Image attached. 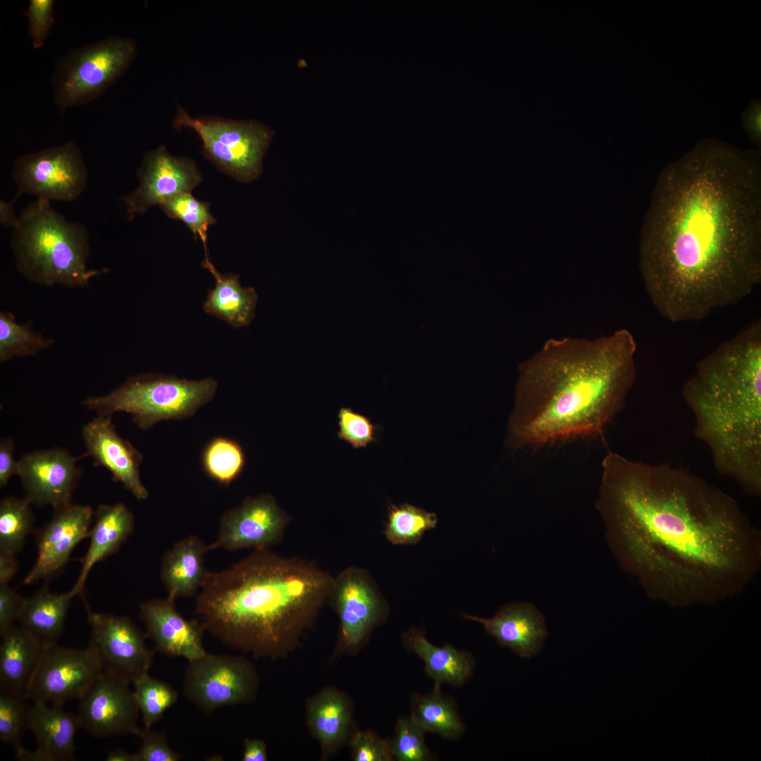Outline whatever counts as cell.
<instances>
[{"instance_id":"obj_1","label":"cell","mask_w":761,"mask_h":761,"mask_svg":"<svg viewBox=\"0 0 761 761\" xmlns=\"http://www.w3.org/2000/svg\"><path fill=\"white\" fill-rule=\"evenodd\" d=\"M596 509L619 566L674 607L741 593L761 568V532L737 500L669 464L608 452Z\"/></svg>"},{"instance_id":"obj_2","label":"cell","mask_w":761,"mask_h":761,"mask_svg":"<svg viewBox=\"0 0 761 761\" xmlns=\"http://www.w3.org/2000/svg\"><path fill=\"white\" fill-rule=\"evenodd\" d=\"M640 267L656 311L677 323L733 306L761 283L758 155L703 141L659 174Z\"/></svg>"},{"instance_id":"obj_3","label":"cell","mask_w":761,"mask_h":761,"mask_svg":"<svg viewBox=\"0 0 761 761\" xmlns=\"http://www.w3.org/2000/svg\"><path fill=\"white\" fill-rule=\"evenodd\" d=\"M636 350L626 329L546 340L519 368L509 445L538 447L602 435L634 385Z\"/></svg>"},{"instance_id":"obj_4","label":"cell","mask_w":761,"mask_h":761,"mask_svg":"<svg viewBox=\"0 0 761 761\" xmlns=\"http://www.w3.org/2000/svg\"><path fill=\"white\" fill-rule=\"evenodd\" d=\"M333 581L313 562L254 550L226 569L208 571L195 613L205 630L229 647L275 658L312 624Z\"/></svg>"},{"instance_id":"obj_5","label":"cell","mask_w":761,"mask_h":761,"mask_svg":"<svg viewBox=\"0 0 761 761\" xmlns=\"http://www.w3.org/2000/svg\"><path fill=\"white\" fill-rule=\"evenodd\" d=\"M694 435L720 475L761 495V321L757 319L700 359L681 389Z\"/></svg>"},{"instance_id":"obj_6","label":"cell","mask_w":761,"mask_h":761,"mask_svg":"<svg viewBox=\"0 0 761 761\" xmlns=\"http://www.w3.org/2000/svg\"><path fill=\"white\" fill-rule=\"evenodd\" d=\"M89 238L84 225L68 221L50 201L36 199L20 214L11 248L18 270L31 282L82 287L106 271L88 268Z\"/></svg>"},{"instance_id":"obj_7","label":"cell","mask_w":761,"mask_h":761,"mask_svg":"<svg viewBox=\"0 0 761 761\" xmlns=\"http://www.w3.org/2000/svg\"><path fill=\"white\" fill-rule=\"evenodd\" d=\"M217 387L211 377L190 380L147 373L130 377L109 393L88 397L81 404L97 415L126 412L140 428L148 430L161 421L192 416L212 400Z\"/></svg>"},{"instance_id":"obj_8","label":"cell","mask_w":761,"mask_h":761,"mask_svg":"<svg viewBox=\"0 0 761 761\" xmlns=\"http://www.w3.org/2000/svg\"><path fill=\"white\" fill-rule=\"evenodd\" d=\"M137 51L133 39L116 35L68 51L52 72L54 104L66 111L99 97L128 70Z\"/></svg>"},{"instance_id":"obj_9","label":"cell","mask_w":761,"mask_h":761,"mask_svg":"<svg viewBox=\"0 0 761 761\" xmlns=\"http://www.w3.org/2000/svg\"><path fill=\"white\" fill-rule=\"evenodd\" d=\"M177 130L190 128L202 142L203 153L219 170L242 182L259 178L273 132L254 120L216 116L192 117L178 106L173 121Z\"/></svg>"},{"instance_id":"obj_10","label":"cell","mask_w":761,"mask_h":761,"mask_svg":"<svg viewBox=\"0 0 761 761\" xmlns=\"http://www.w3.org/2000/svg\"><path fill=\"white\" fill-rule=\"evenodd\" d=\"M258 685L256 670L245 657L206 652L188 662L182 691L197 708L210 713L251 701Z\"/></svg>"},{"instance_id":"obj_11","label":"cell","mask_w":761,"mask_h":761,"mask_svg":"<svg viewBox=\"0 0 761 761\" xmlns=\"http://www.w3.org/2000/svg\"><path fill=\"white\" fill-rule=\"evenodd\" d=\"M12 178L21 194L72 202L85 189L88 171L80 149L69 142L18 157Z\"/></svg>"},{"instance_id":"obj_12","label":"cell","mask_w":761,"mask_h":761,"mask_svg":"<svg viewBox=\"0 0 761 761\" xmlns=\"http://www.w3.org/2000/svg\"><path fill=\"white\" fill-rule=\"evenodd\" d=\"M90 626L89 648L104 672L132 683L149 673L155 650L146 644L147 636L127 616L93 612L85 602Z\"/></svg>"},{"instance_id":"obj_13","label":"cell","mask_w":761,"mask_h":761,"mask_svg":"<svg viewBox=\"0 0 761 761\" xmlns=\"http://www.w3.org/2000/svg\"><path fill=\"white\" fill-rule=\"evenodd\" d=\"M328 600L339 617L341 642L351 649L362 645L388 613V603L370 573L356 566L333 576Z\"/></svg>"},{"instance_id":"obj_14","label":"cell","mask_w":761,"mask_h":761,"mask_svg":"<svg viewBox=\"0 0 761 761\" xmlns=\"http://www.w3.org/2000/svg\"><path fill=\"white\" fill-rule=\"evenodd\" d=\"M103 673L89 647L56 644L43 649L27 699L62 705L68 700L80 699Z\"/></svg>"},{"instance_id":"obj_15","label":"cell","mask_w":761,"mask_h":761,"mask_svg":"<svg viewBox=\"0 0 761 761\" xmlns=\"http://www.w3.org/2000/svg\"><path fill=\"white\" fill-rule=\"evenodd\" d=\"M290 521L271 494L247 497L222 515L210 550L270 549L282 540Z\"/></svg>"},{"instance_id":"obj_16","label":"cell","mask_w":761,"mask_h":761,"mask_svg":"<svg viewBox=\"0 0 761 761\" xmlns=\"http://www.w3.org/2000/svg\"><path fill=\"white\" fill-rule=\"evenodd\" d=\"M78 458L58 447L35 450L18 460L17 476L24 497L37 507L49 505L54 510L71 503L82 471Z\"/></svg>"},{"instance_id":"obj_17","label":"cell","mask_w":761,"mask_h":761,"mask_svg":"<svg viewBox=\"0 0 761 761\" xmlns=\"http://www.w3.org/2000/svg\"><path fill=\"white\" fill-rule=\"evenodd\" d=\"M137 176L138 187L123 198L130 216L144 214L179 194L192 192L202 181L192 160L174 156L163 145L144 154Z\"/></svg>"},{"instance_id":"obj_18","label":"cell","mask_w":761,"mask_h":761,"mask_svg":"<svg viewBox=\"0 0 761 761\" xmlns=\"http://www.w3.org/2000/svg\"><path fill=\"white\" fill-rule=\"evenodd\" d=\"M129 684L104 672L79 699L80 727L98 738L135 735L140 712Z\"/></svg>"},{"instance_id":"obj_19","label":"cell","mask_w":761,"mask_h":761,"mask_svg":"<svg viewBox=\"0 0 761 761\" xmlns=\"http://www.w3.org/2000/svg\"><path fill=\"white\" fill-rule=\"evenodd\" d=\"M54 511L51 519L37 532V557L23 581L25 585L58 574L76 545L89 536L94 516L89 506L71 502Z\"/></svg>"},{"instance_id":"obj_20","label":"cell","mask_w":761,"mask_h":761,"mask_svg":"<svg viewBox=\"0 0 761 761\" xmlns=\"http://www.w3.org/2000/svg\"><path fill=\"white\" fill-rule=\"evenodd\" d=\"M112 416L97 415L85 424L82 436L86 447L85 457H92L97 466L106 468L115 482L120 483L136 499L146 500L147 489L142 483L140 466L142 454L120 437L112 423Z\"/></svg>"},{"instance_id":"obj_21","label":"cell","mask_w":761,"mask_h":761,"mask_svg":"<svg viewBox=\"0 0 761 761\" xmlns=\"http://www.w3.org/2000/svg\"><path fill=\"white\" fill-rule=\"evenodd\" d=\"M140 616L156 651L187 662L206 653L203 643L206 631L203 624L183 617L177 610L175 600L168 598L146 600L140 604Z\"/></svg>"},{"instance_id":"obj_22","label":"cell","mask_w":761,"mask_h":761,"mask_svg":"<svg viewBox=\"0 0 761 761\" xmlns=\"http://www.w3.org/2000/svg\"><path fill=\"white\" fill-rule=\"evenodd\" d=\"M464 619L481 624L497 644L520 657L530 659L541 650L547 636L543 614L531 602L505 605L491 618L462 614Z\"/></svg>"},{"instance_id":"obj_23","label":"cell","mask_w":761,"mask_h":761,"mask_svg":"<svg viewBox=\"0 0 761 761\" xmlns=\"http://www.w3.org/2000/svg\"><path fill=\"white\" fill-rule=\"evenodd\" d=\"M80 728L77 715L64 710L62 705L49 707L33 702L30 706L27 730L37 743L34 751L26 749L18 758L24 761H68L74 760L75 736Z\"/></svg>"},{"instance_id":"obj_24","label":"cell","mask_w":761,"mask_h":761,"mask_svg":"<svg viewBox=\"0 0 761 761\" xmlns=\"http://www.w3.org/2000/svg\"><path fill=\"white\" fill-rule=\"evenodd\" d=\"M94 521L89 533V545L82 559L80 571L71 589L75 596L82 595L92 568L116 553L132 534L135 519L128 507L119 502L101 505L94 512Z\"/></svg>"},{"instance_id":"obj_25","label":"cell","mask_w":761,"mask_h":761,"mask_svg":"<svg viewBox=\"0 0 761 761\" xmlns=\"http://www.w3.org/2000/svg\"><path fill=\"white\" fill-rule=\"evenodd\" d=\"M209 544L190 535L176 541L163 555L160 569L161 580L171 600L192 597L198 593L209 571L205 556Z\"/></svg>"},{"instance_id":"obj_26","label":"cell","mask_w":761,"mask_h":761,"mask_svg":"<svg viewBox=\"0 0 761 761\" xmlns=\"http://www.w3.org/2000/svg\"><path fill=\"white\" fill-rule=\"evenodd\" d=\"M402 640L404 647L423 661L425 673L433 680L434 686L446 683L459 687L471 678L476 662L471 653L449 643L435 645L419 628L409 629L402 633Z\"/></svg>"},{"instance_id":"obj_27","label":"cell","mask_w":761,"mask_h":761,"mask_svg":"<svg viewBox=\"0 0 761 761\" xmlns=\"http://www.w3.org/2000/svg\"><path fill=\"white\" fill-rule=\"evenodd\" d=\"M1 636V691L27 699L43 649L21 626L13 625Z\"/></svg>"},{"instance_id":"obj_28","label":"cell","mask_w":761,"mask_h":761,"mask_svg":"<svg viewBox=\"0 0 761 761\" xmlns=\"http://www.w3.org/2000/svg\"><path fill=\"white\" fill-rule=\"evenodd\" d=\"M75 597L71 590L63 593L44 588L25 598L18 619L42 649L57 644L65 625L68 611Z\"/></svg>"},{"instance_id":"obj_29","label":"cell","mask_w":761,"mask_h":761,"mask_svg":"<svg viewBox=\"0 0 761 761\" xmlns=\"http://www.w3.org/2000/svg\"><path fill=\"white\" fill-rule=\"evenodd\" d=\"M202 266L214 277L216 285L209 290L204 310L235 328L247 326L254 316L257 295L253 287H242L236 274H222L205 257Z\"/></svg>"},{"instance_id":"obj_30","label":"cell","mask_w":761,"mask_h":761,"mask_svg":"<svg viewBox=\"0 0 761 761\" xmlns=\"http://www.w3.org/2000/svg\"><path fill=\"white\" fill-rule=\"evenodd\" d=\"M351 715L347 700L336 690H323L310 701L309 725L325 752H333L345 741Z\"/></svg>"},{"instance_id":"obj_31","label":"cell","mask_w":761,"mask_h":761,"mask_svg":"<svg viewBox=\"0 0 761 761\" xmlns=\"http://www.w3.org/2000/svg\"><path fill=\"white\" fill-rule=\"evenodd\" d=\"M410 717L425 731L457 740L465 731L455 700L434 686L429 693L411 695Z\"/></svg>"},{"instance_id":"obj_32","label":"cell","mask_w":761,"mask_h":761,"mask_svg":"<svg viewBox=\"0 0 761 761\" xmlns=\"http://www.w3.org/2000/svg\"><path fill=\"white\" fill-rule=\"evenodd\" d=\"M201 464L209 478L228 486L243 472L246 464L245 453L235 440L225 436H216L204 447Z\"/></svg>"},{"instance_id":"obj_33","label":"cell","mask_w":761,"mask_h":761,"mask_svg":"<svg viewBox=\"0 0 761 761\" xmlns=\"http://www.w3.org/2000/svg\"><path fill=\"white\" fill-rule=\"evenodd\" d=\"M437 524L435 513L407 503L391 505L388 508L384 535L393 545H414L427 531L435 528Z\"/></svg>"},{"instance_id":"obj_34","label":"cell","mask_w":761,"mask_h":761,"mask_svg":"<svg viewBox=\"0 0 761 761\" xmlns=\"http://www.w3.org/2000/svg\"><path fill=\"white\" fill-rule=\"evenodd\" d=\"M54 342L53 339L46 338L41 333L33 330L30 321L19 324L11 313H0L1 363L13 357L36 356L43 349L49 348Z\"/></svg>"},{"instance_id":"obj_35","label":"cell","mask_w":761,"mask_h":761,"mask_svg":"<svg viewBox=\"0 0 761 761\" xmlns=\"http://www.w3.org/2000/svg\"><path fill=\"white\" fill-rule=\"evenodd\" d=\"M25 498L8 496L0 502V551L16 555L31 533L35 516Z\"/></svg>"},{"instance_id":"obj_36","label":"cell","mask_w":761,"mask_h":761,"mask_svg":"<svg viewBox=\"0 0 761 761\" xmlns=\"http://www.w3.org/2000/svg\"><path fill=\"white\" fill-rule=\"evenodd\" d=\"M133 693L144 726H151L163 717L165 712L176 703L177 691L168 683L147 673L132 683Z\"/></svg>"},{"instance_id":"obj_37","label":"cell","mask_w":761,"mask_h":761,"mask_svg":"<svg viewBox=\"0 0 761 761\" xmlns=\"http://www.w3.org/2000/svg\"><path fill=\"white\" fill-rule=\"evenodd\" d=\"M159 206L171 218L184 222L195 240L198 236L200 237L208 256L207 231L216 222L209 211V203L197 199L191 192H184L168 199Z\"/></svg>"},{"instance_id":"obj_38","label":"cell","mask_w":761,"mask_h":761,"mask_svg":"<svg viewBox=\"0 0 761 761\" xmlns=\"http://www.w3.org/2000/svg\"><path fill=\"white\" fill-rule=\"evenodd\" d=\"M425 731L410 716L397 718L393 737L389 741L393 760L397 761H431L436 760L425 742Z\"/></svg>"},{"instance_id":"obj_39","label":"cell","mask_w":761,"mask_h":761,"mask_svg":"<svg viewBox=\"0 0 761 761\" xmlns=\"http://www.w3.org/2000/svg\"><path fill=\"white\" fill-rule=\"evenodd\" d=\"M26 700L3 691L0 693V738L13 746L17 758L25 750L21 738L28 725L30 706Z\"/></svg>"},{"instance_id":"obj_40","label":"cell","mask_w":761,"mask_h":761,"mask_svg":"<svg viewBox=\"0 0 761 761\" xmlns=\"http://www.w3.org/2000/svg\"><path fill=\"white\" fill-rule=\"evenodd\" d=\"M338 416V436L352 447H366L376 441V426L366 416L347 407H342Z\"/></svg>"},{"instance_id":"obj_41","label":"cell","mask_w":761,"mask_h":761,"mask_svg":"<svg viewBox=\"0 0 761 761\" xmlns=\"http://www.w3.org/2000/svg\"><path fill=\"white\" fill-rule=\"evenodd\" d=\"M135 735L141 740L140 746L135 753L136 761H179L183 757L170 746L166 731L138 727Z\"/></svg>"},{"instance_id":"obj_42","label":"cell","mask_w":761,"mask_h":761,"mask_svg":"<svg viewBox=\"0 0 761 761\" xmlns=\"http://www.w3.org/2000/svg\"><path fill=\"white\" fill-rule=\"evenodd\" d=\"M54 4L53 0H30L23 12L34 49H42L49 35L54 24Z\"/></svg>"},{"instance_id":"obj_43","label":"cell","mask_w":761,"mask_h":761,"mask_svg":"<svg viewBox=\"0 0 761 761\" xmlns=\"http://www.w3.org/2000/svg\"><path fill=\"white\" fill-rule=\"evenodd\" d=\"M352 757L355 761H391L389 741L371 731L354 732L350 740Z\"/></svg>"},{"instance_id":"obj_44","label":"cell","mask_w":761,"mask_h":761,"mask_svg":"<svg viewBox=\"0 0 761 761\" xmlns=\"http://www.w3.org/2000/svg\"><path fill=\"white\" fill-rule=\"evenodd\" d=\"M25 598L9 585L0 586V633L2 635L18 621Z\"/></svg>"},{"instance_id":"obj_45","label":"cell","mask_w":761,"mask_h":761,"mask_svg":"<svg viewBox=\"0 0 761 761\" xmlns=\"http://www.w3.org/2000/svg\"><path fill=\"white\" fill-rule=\"evenodd\" d=\"M14 442L8 437L0 440V487L4 488L13 476L17 474V464L14 458Z\"/></svg>"},{"instance_id":"obj_46","label":"cell","mask_w":761,"mask_h":761,"mask_svg":"<svg viewBox=\"0 0 761 761\" xmlns=\"http://www.w3.org/2000/svg\"><path fill=\"white\" fill-rule=\"evenodd\" d=\"M242 760H268L267 746L266 743L263 741L258 738H245L244 740V750L242 756Z\"/></svg>"},{"instance_id":"obj_47","label":"cell","mask_w":761,"mask_h":761,"mask_svg":"<svg viewBox=\"0 0 761 761\" xmlns=\"http://www.w3.org/2000/svg\"><path fill=\"white\" fill-rule=\"evenodd\" d=\"M16 555L0 551V586L9 585L18 570Z\"/></svg>"},{"instance_id":"obj_48","label":"cell","mask_w":761,"mask_h":761,"mask_svg":"<svg viewBox=\"0 0 761 761\" xmlns=\"http://www.w3.org/2000/svg\"><path fill=\"white\" fill-rule=\"evenodd\" d=\"M20 195L18 192L16 197L10 201L0 200V223L4 227L13 229L17 225L19 216L16 214L14 204Z\"/></svg>"},{"instance_id":"obj_49","label":"cell","mask_w":761,"mask_h":761,"mask_svg":"<svg viewBox=\"0 0 761 761\" xmlns=\"http://www.w3.org/2000/svg\"><path fill=\"white\" fill-rule=\"evenodd\" d=\"M746 132L750 139L755 143L760 144V106H755L753 111L748 112L744 120Z\"/></svg>"},{"instance_id":"obj_50","label":"cell","mask_w":761,"mask_h":761,"mask_svg":"<svg viewBox=\"0 0 761 761\" xmlns=\"http://www.w3.org/2000/svg\"><path fill=\"white\" fill-rule=\"evenodd\" d=\"M107 761H136L135 754L118 748L110 751L106 757Z\"/></svg>"}]
</instances>
